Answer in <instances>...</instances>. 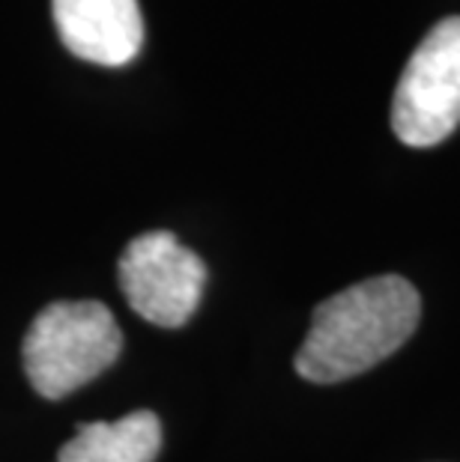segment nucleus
Here are the masks:
<instances>
[{
    "label": "nucleus",
    "instance_id": "nucleus-1",
    "mask_svg": "<svg viewBox=\"0 0 460 462\" xmlns=\"http://www.w3.org/2000/svg\"><path fill=\"white\" fill-rule=\"evenodd\" d=\"M422 319L418 290L400 274H380L320 301L296 352L302 379L332 385L386 361Z\"/></svg>",
    "mask_w": 460,
    "mask_h": 462
},
{
    "label": "nucleus",
    "instance_id": "nucleus-2",
    "mask_svg": "<svg viewBox=\"0 0 460 462\" xmlns=\"http://www.w3.org/2000/svg\"><path fill=\"white\" fill-rule=\"evenodd\" d=\"M123 334L102 301H54L33 319L22 361L36 394L63 400L117 361Z\"/></svg>",
    "mask_w": 460,
    "mask_h": 462
},
{
    "label": "nucleus",
    "instance_id": "nucleus-3",
    "mask_svg": "<svg viewBox=\"0 0 460 462\" xmlns=\"http://www.w3.org/2000/svg\"><path fill=\"white\" fill-rule=\"evenodd\" d=\"M460 125V15L443 18L418 42L391 99L398 141L427 150Z\"/></svg>",
    "mask_w": 460,
    "mask_h": 462
},
{
    "label": "nucleus",
    "instance_id": "nucleus-4",
    "mask_svg": "<svg viewBox=\"0 0 460 462\" xmlns=\"http://www.w3.org/2000/svg\"><path fill=\"white\" fill-rule=\"evenodd\" d=\"M117 281L141 319L162 328H180L201 304L207 263L174 233L153 230L126 245Z\"/></svg>",
    "mask_w": 460,
    "mask_h": 462
},
{
    "label": "nucleus",
    "instance_id": "nucleus-5",
    "mask_svg": "<svg viewBox=\"0 0 460 462\" xmlns=\"http://www.w3.org/2000/svg\"><path fill=\"white\" fill-rule=\"evenodd\" d=\"M54 24L75 57L96 66H126L144 45L138 0H52Z\"/></svg>",
    "mask_w": 460,
    "mask_h": 462
},
{
    "label": "nucleus",
    "instance_id": "nucleus-6",
    "mask_svg": "<svg viewBox=\"0 0 460 462\" xmlns=\"http://www.w3.org/2000/svg\"><path fill=\"white\" fill-rule=\"evenodd\" d=\"M162 450V424L153 411L81 424L54 462H153Z\"/></svg>",
    "mask_w": 460,
    "mask_h": 462
}]
</instances>
